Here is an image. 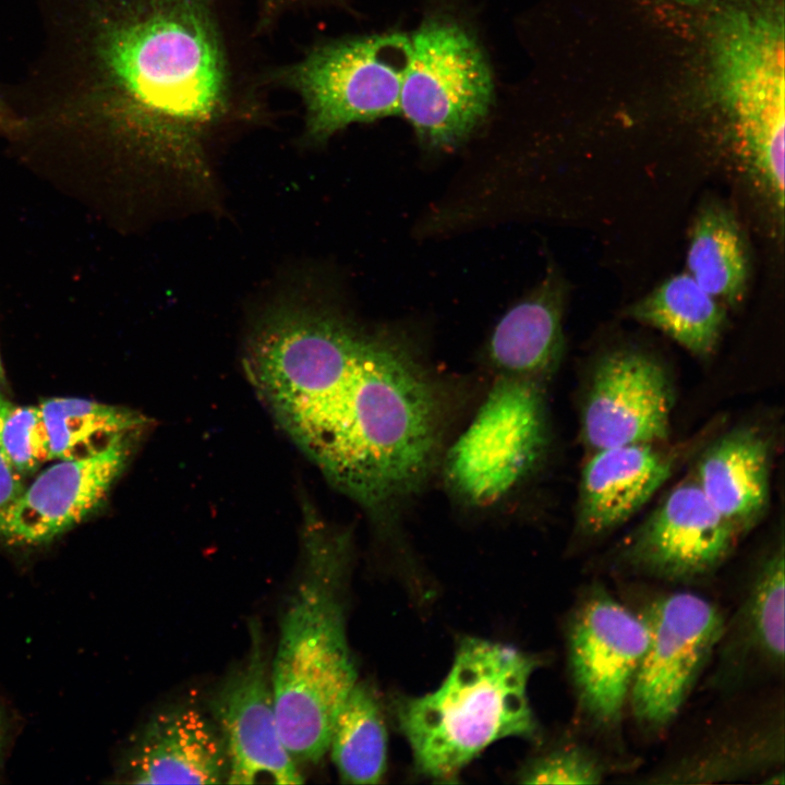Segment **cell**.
Instances as JSON below:
<instances>
[{"instance_id": "obj_1", "label": "cell", "mask_w": 785, "mask_h": 785, "mask_svg": "<svg viewBox=\"0 0 785 785\" xmlns=\"http://www.w3.org/2000/svg\"><path fill=\"white\" fill-rule=\"evenodd\" d=\"M40 49L1 94L39 132L203 177L215 140L268 114L227 0H36Z\"/></svg>"}, {"instance_id": "obj_2", "label": "cell", "mask_w": 785, "mask_h": 785, "mask_svg": "<svg viewBox=\"0 0 785 785\" xmlns=\"http://www.w3.org/2000/svg\"><path fill=\"white\" fill-rule=\"evenodd\" d=\"M244 365L279 426L375 521L394 518L438 464L454 394L401 334L285 298L254 324Z\"/></svg>"}, {"instance_id": "obj_3", "label": "cell", "mask_w": 785, "mask_h": 785, "mask_svg": "<svg viewBox=\"0 0 785 785\" xmlns=\"http://www.w3.org/2000/svg\"><path fill=\"white\" fill-rule=\"evenodd\" d=\"M349 541L305 507L301 564L281 615L270 683L281 739L297 761L328 752L337 713L358 681L343 588Z\"/></svg>"}, {"instance_id": "obj_4", "label": "cell", "mask_w": 785, "mask_h": 785, "mask_svg": "<svg viewBox=\"0 0 785 785\" xmlns=\"http://www.w3.org/2000/svg\"><path fill=\"white\" fill-rule=\"evenodd\" d=\"M539 663L511 645L463 639L437 689L396 703L416 770L434 781H454L493 742L536 738L528 685Z\"/></svg>"}, {"instance_id": "obj_5", "label": "cell", "mask_w": 785, "mask_h": 785, "mask_svg": "<svg viewBox=\"0 0 785 785\" xmlns=\"http://www.w3.org/2000/svg\"><path fill=\"white\" fill-rule=\"evenodd\" d=\"M710 83L742 147L783 208L784 13L776 0H720L708 29Z\"/></svg>"}, {"instance_id": "obj_6", "label": "cell", "mask_w": 785, "mask_h": 785, "mask_svg": "<svg viewBox=\"0 0 785 785\" xmlns=\"http://www.w3.org/2000/svg\"><path fill=\"white\" fill-rule=\"evenodd\" d=\"M409 53L410 37L402 34L327 40L264 69V83L299 98L302 140L322 144L352 123L399 113Z\"/></svg>"}, {"instance_id": "obj_7", "label": "cell", "mask_w": 785, "mask_h": 785, "mask_svg": "<svg viewBox=\"0 0 785 785\" xmlns=\"http://www.w3.org/2000/svg\"><path fill=\"white\" fill-rule=\"evenodd\" d=\"M547 444L541 383L500 375L445 456L452 493L470 506L506 496L534 469Z\"/></svg>"}, {"instance_id": "obj_8", "label": "cell", "mask_w": 785, "mask_h": 785, "mask_svg": "<svg viewBox=\"0 0 785 785\" xmlns=\"http://www.w3.org/2000/svg\"><path fill=\"white\" fill-rule=\"evenodd\" d=\"M493 80L474 37L445 19L426 21L410 37L399 113L433 147L467 138L486 117Z\"/></svg>"}, {"instance_id": "obj_9", "label": "cell", "mask_w": 785, "mask_h": 785, "mask_svg": "<svg viewBox=\"0 0 785 785\" xmlns=\"http://www.w3.org/2000/svg\"><path fill=\"white\" fill-rule=\"evenodd\" d=\"M640 615L648 644L629 701L645 733H660L678 715L723 636L725 618L706 599L675 592L653 600Z\"/></svg>"}, {"instance_id": "obj_10", "label": "cell", "mask_w": 785, "mask_h": 785, "mask_svg": "<svg viewBox=\"0 0 785 785\" xmlns=\"http://www.w3.org/2000/svg\"><path fill=\"white\" fill-rule=\"evenodd\" d=\"M648 627L603 585L584 590L567 626L568 666L577 704L595 729H619L648 644Z\"/></svg>"}, {"instance_id": "obj_11", "label": "cell", "mask_w": 785, "mask_h": 785, "mask_svg": "<svg viewBox=\"0 0 785 785\" xmlns=\"http://www.w3.org/2000/svg\"><path fill=\"white\" fill-rule=\"evenodd\" d=\"M739 536L692 475L676 484L633 532L620 563L637 575L693 582L712 575Z\"/></svg>"}, {"instance_id": "obj_12", "label": "cell", "mask_w": 785, "mask_h": 785, "mask_svg": "<svg viewBox=\"0 0 785 785\" xmlns=\"http://www.w3.org/2000/svg\"><path fill=\"white\" fill-rule=\"evenodd\" d=\"M137 437L119 439L90 456L57 460L41 471L0 515V542L44 545L86 520L105 505Z\"/></svg>"}, {"instance_id": "obj_13", "label": "cell", "mask_w": 785, "mask_h": 785, "mask_svg": "<svg viewBox=\"0 0 785 785\" xmlns=\"http://www.w3.org/2000/svg\"><path fill=\"white\" fill-rule=\"evenodd\" d=\"M250 632L244 662L214 701L228 757L226 783L254 784L267 777L280 785L301 784L302 774L280 736L259 629L252 624Z\"/></svg>"}, {"instance_id": "obj_14", "label": "cell", "mask_w": 785, "mask_h": 785, "mask_svg": "<svg viewBox=\"0 0 785 785\" xmlns=\"http://www.w3.org/2000/svg\"><path fill=\"white\" fill-rule=\"evenodd\" d=\"M673 398L668 377L637 350L606 354L594 369L581 413V436L591 450L661 445L668 438Z\"/></svg>"}, {"instance_id": "obj_15", "label": "cell", "mask_w": 785, "mask_h": 785, "mask_svg": "<svg viewBox=\"0 0 785 785\" xmlns=\"http://www.w3.org/2000/svg\"><path fill=\"white\" fill-rule=\"evenodd\" d=\"M784 546L758 566L716 648V689L733 690L784 669Z\"/></svg>"}, {"instance_id": "obj_16", "label": "cell", "mask_w": 785, "mask_h": 785, "mask_svg": "<svg viewBox=\"0 0 785 785\" xmlns=\"http://www.w3.org/2000/svg\"><path fill=\"white\" fill-rule=\"evenodd\" d=\"M120 775L133 784L227 782L228 757L218 726L193 706L153 715L128 748Z\"/></svg>"}, {"instance_id": "obj_17", "label": "cell", "mask_w": 785, "mask_h": 785, "mask_svg": "<svg viewBox=\"0 0 785 785\" xmlns=\"http://www.w3.org/2000/svg\"><path fill=\"white\" fill-rule=\"evenodd\" d=\"M675 464L674 454L656 444L591 451L580 481V532L600 536L623 524L667 481Z\"/></svg>"}, {"instance_id": "obj_18", "label": "cell", "mask_w": 785, "mask_h": 785, "mask_svg": "<svg viewBox=\"0 0 785 785\" xmlns=\"http://www.w3.org/2000/svg\"><path fill=\"white\" fill-rule=\"evenodd\" d=\"M784 763L782 713L716 727L690 750L665 762L639 783L714 784L763 777ZM761 781V783L763 782Z\"/></svg>"}, {"instance_id": "obj_19", "label": "cell", "mask_w": 785, "mask_h": 785, "mask_svg": "<svg viewBox=\"0 0 785 785\" xmlns=\"http://www.w3.org/2000/svg\"><path fill=\"white\" fill-rule=\"evenodd\" d=\"M702 493L739 535L763 516L770 497V445L756 427H738L700 456L693 475Z\"/></svg>"}, {"instance_id": "obj_20", "label": "cell", "mask_w": 785, "mask_h": 785, "mask_svg": "<svg viewBox=\"0 0 785 785\" xmlns=\"http://www.w3.org/2000/svg\"><path fill=\"white\" fill-rule=\"evenodd\" d=\"M566 288L554 270L495 326L487 346L491 364L500 375L541 383L564 352L563 312Z\"/></svg>"}, {"instance_id": "obj_21", "label": "cell", "mask_w": 785, "mask_h": 785, "mask_svg": "<svg viewBox=\"0 0 785 785\" xmlns=\"http://www.w3.org/2000/svg\"><path fill=\"white\" fill-rule=\"evenodd\" d=\"M627 315L661 330L700 358L714 351L725 319L723 304L689 274L668 278L632 304Z\"/></svg>"}, {"instance_id": "obj_22", "label": "cell", "mask_w": 785, "mask_h": 785, "mask_svg": "<svg viewBox=\"0 0 785 785\" xmlns=\"http://www.w3.org/2000/svg\"><path fill=\"white\" fill-rule=\"evenodd\" d=\"M686 263L687 274L723 305L742 300L749 276L748 253L735 217L724 206L710 203L699 212Z\"/></svg>"}, {"instance_id": "obj_23", "label": "cell", "mask_w": 785, "mask_h": 785, "mask_svg": "<svg viewBox=\"0 0 785 785\" xmlns=\"http://www.w3.org/2000/svg\"><path fill=\"white\" fill-rule=\"evenodd\" d=\"M49 437L51 460L94 455L119 439L140 436L148 421L123 407L56 397L37 404Z\"/></svg>"}, {"instance_id": "obj_24", "label": "cell", "mask_w": 785, "mask_h": 785, "mask_svg": "<svg viewBox=\"0 0 785 785\" xmlns=\"http://www.w3.org/2000/svg\"><path fill=\"white\" fill-rule=\"evenodd\" d=\"M328 752L342 782L376 784L387 762V730L373 691L355 683L334 722Z\"/></svg>"}, {"instance_id": "obj_25", "label": "cell", "mask_w": 785, "mask_h": 785, "mask_svg": "<svg viewBox=\"0 0 785 785\" xmlns=\"http://www.w3.org/2000/svg\"><path fill=\"white\" fill-rule=\"evenodd\" d=\"M0 447L24 478L51 461L49 437L38 406H17L0 394Z\"/></svg>"}, {"instance_id": "obj_26", "label": "cell", "mask_w": 785, "mask_h": 785, "mask_svg": "<svg viewBox=\"0 0 785 785\" xmlns=\"http://www.w3.org/2000/svg\"><path fill=\"white\" fill-rule=\"evenodd\" d=\"M608 772L607 764L595 751L569 744L532 760L520 778L527 784H600Z\"/></svg>"}, {"instance_id": "obj_27", "label": "cell", "mask_w": 785, "mask_h": 785, "mask_svg": "<svg viewBox=\"0 0 785 785\" xmlns=\"http://www.w3.org/2000/svg\"><path fill=\"white\" fill-rule=\"evenodd\" d=\"M334 0H256L255 35H263L276 26L288 15L303 12Z\"/></svg>"}, {"instance_id": "obj_28", "label": "cell", "mask_w": 785, "mask_h": 785, "mask_svg": "<svg viewBox=\"0 0 785 785\" xmlns=\"http://www.w3.org/2000/svg\"><path fill=\"white\" fill-rule=\"evenodd\" d=\"M25 486V478L0 447V515L20 497Z\"/></svg>"}, {"instance_id": "obj_29", "label": "cell", "mask_w": 785, "mask_h": 785, "mask_svg": "<svg viewBox=\"0 0 785 785\" xmlns=\"http://www.w3.org/2000/svg\"><path fill=\"white\" fill-rule=\"evenodd\" d=\"M23 124L0 92V134L11 140H19Z\"/></svg>"}, {"instance_id": "obj_30", "label": "cell", "mask_w": 785, "mask_h": 785, "mask_svg": "<svg viewBox=\"0 0 785 785\" xmlns=\"http://www.w3.org/2000/svg\"><path fill=\"white\" fill-rule=\"evenodd\" d=\"M5 737H7L5 716H4L2 708L0 705V760L2 759V754H3V750H4Z\"/></svg>"}, {"instance_id": "obj_31", "label": "cell", "mask_w": 785, "mask_h": 785, "mask_svg": "<svg viewBox=\"0 0 785 785\" xmlns=\"http://www.w3.org/2000/svg\"><path fill=\"white\" fill-rule=\"evenodd\" d=\"M675 2L687 4V5H695L701 3L702 0H673Z\"/></svg>"}, {"instance_id": "obj_32", "label": "cell", "mask_w": 785, "mask_h": 785, "mask_svg": "<svg viewBox=\"0 0 785 785\" xmlns=\"http://www.w3.org/2000/svg\"><path fill=\"white\" fill-rule=\"evenodd\" d=\"M4 379H5V373H4V367H3L1 352H0V385H2L4 383Z\"/></svg>"}]
</instances>
